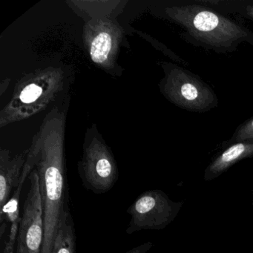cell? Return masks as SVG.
<instances>
[{
    "mask_svg": "<svg viewBox=\"0 0 253 253\" xmlns=\"http://www.w3.org/2000/svg\"><path fill=\"white\" fill-rule=\"evenodd\" d=\"M152 247H153V244L152 242H146L137 247H133L131 250L124 253H147Z\"/></svg>",
    "mask_w": 253,
    "mask_h": 253,
    "instance_id": "obj_11",
    "label": "cell"
},
{
    "mask_svg": "<svg viewBox=\"0 0 253 253\" xmlns=\"http://www.w3.org/2000/svg\"><path fill=\"white\" fill-rule=\"evenodd\" d=\"M253 157V140L232 143L212 160L204 171L205 181H211L241 160Z\"/></svg>",
    "mask_w": 253,
    "mask_h": 253,
    "instance_id": "obj_5",
    "label": "cell"
},
{
    "mask_svg": "<svg viewBox=\"0 0 253 253\" xmlns=\"http://www.w3.org/2000/svg\"><path fill=\"white\" fill-rule=\"evenodd\" d=\"M253 140V118L240 125L232 136L230 143Z\"/></svg>",
    "mask_w": 253,
    "mask_h": 253,
    "instance_id": "obj_9",
    "label": "cell"
},
{
    "mask_svg": "<svg viewBox=\"0 0 253 253\" xmlns=\"http://www.w3.org/2000/svg\"><path fill=\"white\" fill-rule=\"evenodd\" d=\"M75 223L69 207L62 214L52 253H76Z\"/></svg>",
    "mask_w": 253,
    "mask_h": 253,
    "instance_id": "obj_6",
    "label": "cell"
},
{
    "mask_svg": "<svg viewBox=\"0 0 253 253\" xmlns=\"http://www.w3.org/2000/svg\"><path fill=\"white\" fill-rule=\"evenodd\" d=\"M201 2L222 13L244 17L253 22V0H201Z\"/></svg>",
    "mask_w": 253,
    "mask_h": 253,
    "instance_id": "obj_7",
    "label": "cell"
},
{
    "mask_svg": "<svg viewBox=\"0 0 253 253\" xmlns=\"http://www.w3.org/2000/svg\"><path fill=\"white\" fill-rule=\"evenodd\" d=\"M19 224L17 253H41L44 241V218L39 174L33 172Z\"/></svg>",
    "mask_w": 253,
    "mask_h": 253,
    "instance_id": "obj_3",
    "label": "cell"
},
{
    "mask_svg": "<svg viewBox=\"0 0 253 253\" xmlns=\"http://www.w3.org/2000/svg\"><path fill=\"white\" fill-rule=\"evenodd\" d=\"M170 96L185 110L206 112L217 107V96L208 84L189 71L176 68L169 79Z\"/></svg>",
    "mask_w": 253,
    "mask_h": 253,
    "instance_id": "obj_4",
    "label": "cell"
},
{
    "mask_svg": "<svg viewBox=\"0 0 253 253\" xmlns=\"http://www.w3.org/2000/svg\"><path fill=\"white\" fill-rule=\"evenodd\" d=\"M112 38L106 32L99 34L91 43V57L96 63L106 61L112 49Z\"/></svg>",
    "mask_w": 253,
    "mask_h": 253,
    "instance_id": "obj_8",
    "label": "cell"
},
{
    "mask_svg": "<svg viewBox=\"0 0 253 253\" xmlns=\"http://www.w3.org/2000/svg\"><path fill=\"white\" fill-rule=\"evenodd\" d=\"M42 93V89L41 87L35 84L26 86L20 94V100L25 103H31L38 100Z\"/></svg>",
    "mask_w": 253,
    "mask_h": 253,
    "instance_id": "obj_10",
    "label": "cell"
},
{
    "mask_svg": "<svg viewBox=\"0 0 253 253\" xmlns=\"http://www.w3.org/2000/svg\"><path fill=\"white\" fill-rule=\"evenodd\" d=\"M170 15L184 29L185 40L196 46L229 53L242 43L253 45V32L201 0L174 7Z\"/></svg>",
    "mask_w": 253,
    "mask_h": 253,
    "instance_id": "obj_1",
    "label": "cell"
},
{
    "mask_svg": "<svg viewBox=\"0 0 253 253\" xmlns=\"http://www.w3.org/2000/svg\"><path fill=\"white\" fill-rule=\"evenodd\" d=\"M183 205V202L172 201L164 191H146L127 210L130 221L126 232L131 235L142 230L165 229L175 219Z\"/></svg>",
    "mask_w": 253,
    "mask_h": 253,
    "instance_id": "obj_2",
    "label": "cell"
},
{
    "mask_svg": "<svg viewBox=\"0 0 253 253\" xmlns=\"http://www.w3.org/2000/svg\"><path fill=\"white\" fill-rule=\"evenodd\" d=\"M16 237H8V241L5 243V247H4L3 253H14V245L17 242Z\"/></svg>",
    "mask_w": 253,
    "mask_h": 253,
    "instance_id": "obj_12",
    "label": "cell"
}]
</instances>
